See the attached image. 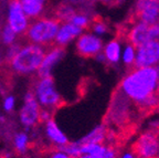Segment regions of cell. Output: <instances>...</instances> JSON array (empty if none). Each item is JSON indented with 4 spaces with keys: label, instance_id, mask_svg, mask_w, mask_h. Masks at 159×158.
<instances>
[{
    "label": "cell",
    "instance_id": "obj_1",
    "mask_svg": "<svg viewBox=\"0 0 159 158\" xmlns=\"http://www.w3.org/2000/svg\"><path fill=\"white\" fill-rule=\"evenodd\" d=\"M159 82V67H148L128 71L118 84L129 99L142 102L156 93Z\"/></svg>",
    "mask_w": 159,
    "mask_h": 158
},
{
    "label": "cell",
    "instance_id": "obj_2",
    "mask_svg": "<svg viewBox=\"0 0 159 158\" xmlns=\"http://www.w3.org/2000/svg\"><path fill=\"white\" fill-rule=\"evenodd\" d=\"M48 48L45 49L44 45L33 44V43L20 47L17 54L9 63L11 65V69L16 73L21 75H28L38 71Z\"/></svg>",
    "mask_w": 159,
    "mask_h": 158
},
{
    "label": "cell",
    "instance_id": "obj_3",
    "mask_svg": "<svg viewBox=\"0 0 159 158\" xmlns=\"http://www.w3.org/2000/svg\"><path fill=\"white\" fill-rule=\"evenodd\" d=\"M60 21L57 18H37L31 23H29L23 35L33 44L53 45L54 39L59 31Z\"/></svg>",
    "mask_w": 159,
    "mask_h": 158
},
{
    "label": "cell",
    "instance_id": "obj_4",
    "mask_svg": "<svg viewBox=\"0 0 159 158\" xmlns=\"http://www.w3.org/2000/svg\"><path fill=\"white\" fill-rule=\"evenodd\" d=\"M117 39L127 41L134 49L149 41H159V22L154 25L135 23L132 27H126L123 23L117 26Z\"/></svg>",
    "mask_w": 159,
    "mask_h": 158
},
{
    "label": "cell",
    "instance_id": "obj_5",
    "mask_svg": "<svg viewBox=\"0 0 159 158\" xmlns=\"http://www.w3.org/2000/svg\"><path fill=\"white\" fill-rule=\"evenodd\" d=\"M38 79L39 80L33 87L34 91H32L34 93L35 99L40 107L53 113L57 107H60L63 104L62 99L54 89L53 77L49 75V77H38Z\"/></svg>",
    "mask_w": 159,
    "mask_h": 158
},
{
    "label": "cell",
    "instance_id": "obj_6",
    "mask_svg": "<svg viewBox=\"0 0 159 158\" xmlns=\"http://www.w3.org/2000/svg\"><path fill=\"white\" fill-rule=\"evenodd\" d=\"M157 22H159V0H137L135 8L124 21L128 27L135 23L154 25Z\"/></svg>",
    "mask_w": 159,
    "mask_h": 158
},
{
    "label": "cell",
    "instance_id": "obj_7",
    "mask_svg": "<svg viewBox=\"0 0 159 158\" xmlns=\"http://www.w3.org/2000/svg\"><path fill=\"white\" fill-rule=\"evenodd\" d=\"M129 151L137 158L158 157L159 133L149 127L132 144Z\"/></svg>",
    "mask_w": 159,
    "mask_h": 158
},
{
    "label": "cell",
    "instance_id": "obj_8",
    "mask_svg": "<svg viewBox=\"0 0 159 158\" xmlns=\"http://www.w3.org/2000/svg\"><path fill=\"white\" fill-rule=\"evenodd\" d=\"M159 63V41H149L138 48L132 70L154 67Z\"/></svg>",
    "mask_w": 159,
    "mask_h": 158
},
{
    "label": "cell",
    "instance_id": "obj_9",
    "mask_svg": "<svg viewBox=\"0 0 159 158\" xmlns=\"http://www.w3.org/2000/svg\"><path fill=\"white\" fill-rule=\"evenodd\" d=\"M40 107L32 90L28 91L25 97V104L20 111V122L27 127H32L40 123Z\"/></svg>",
    "mask_w": 159,
    "mask_h": 158
},
{
    "label": "cell",
    "instance_id": "obj_10",
    "mask_svg": "<svg viewBox=\"0 0 159 158\" xmlns=\"http://www.w3.org/2000/svg\"><path fill=\"white\" fill-rule=\"evenodd\" d=\"M8 26L13 30L16 35L25 33L29 26V21H28L27 16L23 12L20 0H10Z\"/></svg>",
    "mask_w": 159,
    "mask_h": 158
},
{
    "label": "cell",
    "instance_id": "obj_11",
    "mask_svg": "<svg viewBox=\"0 0 159 158\" xmlns=\"http://www.w3.org/2000/svg\"><path fill=\"white\" fill-rule=\"evenodd\" d=\"M101 49H102L101 39L92 35H82L76 42L77 53L85 59L96 57Z\"/></svg>",
    "mask_w": 159,
    "mask_h": 158
},
{
    "label": "cell",
    "instance_id": "obj_12",
    "mask_svg": "<svg viewBox=\"0 0 159 158\" xmlns=\"http://www.w3.org/2000/svg\"><path fill=\"white\" fill-rule=\"evenodd\" d=\"M63 54H64L63 47L53 44L48 48L44 58L41 62V65L38 69V77H45L51 75V70L53 65L63 57Z\"/></svg>",
    "mask_w": 159,
    "mask_h": 158
},
{
    "label": "cell",
    "instance_id": "obj_13",
    "mask_svg": "<svg viewBox=\"0 0 159 158\" xmlns=\"http://www.w3.org/2000/svg\"><path fill=\"white\" fill-rule=\"evenodd\" d=\"M81 33H82L81 28L76 27V26L70 22H65L61 26V28H59V31H57L54 39V44L64 47L71 40L74 39L76 35H81Z\"/></svg>",
    "mask_w": 159,
    "mask_h": 158
},
{
    "label": "cell",
    "instance_id": "obj_14",
    "mask_svg": "<svg viewBox=\"0 0 159 158\" xmlns=\"http://www.w3.org/2000/svg\"><path fill=\"white\" fill-rule=\"evenodd\" d=\"M44 124H45V133H47L48 138L52 142L54 145L63 146V145L69 144L66 136L60 131L57 123H55L52 118H50L49 121L45 122Z\"/></svg>",
    "mask_w": 159,
    "mask_h": 158
},
{
    "label": "cell",
    "instance_id": "obj_15",
    "mask_svg": "<svg viewBox=\"0 0 159 158\" xmlns=\"http://www.w3.org/2000/svg\"><path fill=\"white\" fill-rule=\"evenodd\" d=\"M45 0H20L21 7L27 18L37 19L43 11Z\"/></svg>",
    "mask_w": 159,
    "mask_h": 158
},
{
    "label": "cell",
    "instance_id": "obj_16",
    "mask_svg": "<svg viewBox=\"0 0 159 158\" xmlns=\"http://www.w3.org/2000/svg\"><path fill=\"white\" fill-rule=\"evenodd\" d=\"M77 145H86V144H104L106 145V128L105 126L99 125L96 128L93 129L89 135L83 137L76 142Z\"/></svg>",
    "mask_w": 159,
    "mask_h": 158
},
{
    "label": "cell",
    "instance_id": "obj_17",
    "mask_svg": "<svg viewBox=\"0 0 159 158\" xmlns=\"http://www.w3.org/2000/svg\"><path fill=\"white\" fill-rule=\"evenodd\" d=\"M122 149L114 147L112 145H104L102 149L95 154H83L76 158H119Z\"/></svg>",
    "mask_w": 159,
    "mask_h": 158
},
{
    "label": "cell",
    "instance_id": "obj_18",
    "mask_svg": "<svg viewBox=\"0 0 159 158\" xmlns=\"http://www.w3.org/2000/svg\"><path fill=\"white\" fill-rule=\"evenodd\" d=\"M119 40L115 39L111 41L105 48V57L112 63H116L118 62L119 59Z\"/></svg>",
    "mask_w": 159,
    "mask_h": 158
},
{
    "label": "cell",
    "instance_id": "obj_19",
    "mask_svg": "<svg viewBox=\"0 0 159 158\" xmlns=\"http://www.w3.org/2000/svg\"><path fill=\"white\" fill-rule=\"evenodd\" d=\"M29 146V138L25 133H19L15 137V147L18 154H25Z\"/></svg>",
    "mask_w": 159,
    "mask_h": 158
},
{
    "label": "cell",
    "instance_id": "obj_20",
    "mask_svg": "<svg viewBox=\"0 0 159 158\" xmlns=\"http://www.w3.org/2000/svg\"><path fill=\"white\" fill-rule=\"evenodd\" d=\"M89 28H91L94 32L98 33V35H102V33H105L108 31V26L102 19V17H99V16H96L89 21Z\"/></svg>",
    "mask_w": 159,
    "mask_h": 158
},
{
    "label": "cell",
    "instance_id": "obj_21",
    "mask_svg": "<svg viewBox=\"0 0 159 158\" xmlns=\"http://www.w3.org/2000/svg\"><path fill=\"white\" fill-rule=\"evenodd\" d=\"M69 22L76 26V27L81 28V29H87L89 25V18H86L85 16H82V15H74L69 20Z\"/></svg>",
    "mask_w": 159,
    "mask_h": 158
},
{
    "label": "cell",
    "instance_id": "obj_22",
    "mask_svg": "<svg viewBox=\"0 0 159 158\" xmlns=\"http://www.w3.org/2000/svg\"><path fill=\"white\" fill-rule=\"evenodd\" d=\"M2 41L5 44L8 45H11L12 43H15V40H16V33L13 32V30L9 27V26H5L2 30Z\"/></svg>",
    "mask_w": 159,
    "mask_h": 158
},
{
    "label": "cell",
    "instance_id": "obj_23",
    "mask_svg": "<svg viewBox=\"0 0 159 158\" xmlns=\"http://www.w3.org/2000/svg\"><path fill=\"white\" fill-rule=\"evenodd\" d=\"M124 61L126 64L128 65H133L135 61V51L134 48L132 45H127L126 50H125V54H124Z\"/></svg>",
    "mask_w": 159,
    "mask_h": 158
},
{
    "label": "cell",
    "instance_id": "obj_24",
    "mask_svg": "<svg viewBox=\"0 0 159 158\" xmlns=\"http://www.w3.org/2000/svg\"><path fill=\"white\" fill-rule=\"evenodd\" d=\"M20 47H21V45H19L18 43H12V44L10 45L7 55H6V62H7V63H10V61L13 59V57H15V55L17 54V52L19 51Z\"/></svg>",
    "mask_w": 159,
    "mask_h": 158
},
{
    "label": "cell",
    "instance_id": "obj_25",
    "mask_svg": "<svg viewBox=\"0 0 159 158\" xmlns=\"http://www.w3.org/2000/svg\"><path fill=\"white\" fill-rule=\"evenodd\" d=\"M15 106V97L13 96H8L3 102V107L7 112H10Z\"/></svg>",
    "mask_w": 159,
    "mask_h": 158
},
{
    "label": "cell",
    "instance_id": "obj_26",
    "mask_svg": "<svg viewBox=\"0 0 159 158\" xmlns=\"http://www.w3.org/2000/svg\"><path fill=\"white\" fill-rule=\"evenodd\" d=\"M105 3H112V2H114V3H116L117 2V0H103Z\"/></svg>",
    "mask_w": 159,
    "mask_h": 158
},
{
    "label": "cell",
    "instance_id": "obj_27",
    "mask_svg": "<svg viewBox=\"0 0 159 158\" xmlns=\"http://www.w3.org/2000/svg\"><path fill=\"white\" fill-rule=\"evenodd\" d=\"M156 95H157V99H158V103H159V91L156 90Z\"/></svg>",
    "mask_w": 159,
    "mask_h": 158
},
{
    "label": "cell",
    "instance_id": "obj_28",
    "mask_svg": "<svg viewBox=\"0 0 159 158\" xmlns=\"http://www.w3.org/2000/svg\"><path fill=\"white\" fill-rule=\"evenodd\" d=\"M0 62H1V60H0Z\"/></svg>",
    "mask_w": 159,
    "mask_h": 158
}]
</instances>
